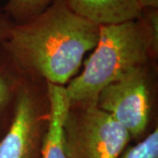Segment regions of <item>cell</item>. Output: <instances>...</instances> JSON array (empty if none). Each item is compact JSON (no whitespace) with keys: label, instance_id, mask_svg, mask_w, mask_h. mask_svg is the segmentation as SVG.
<instances>
[{"label":"cell","instance_id":"cell-1","mask_svg":"<svg viewBox=\"0 0 158 158\" xmlns=\"http://www.w3.org/2000/svg\"><path fill=\"white\" fill-rule=\"evenodd\" d=\"M98 36L99 26L74 12L66 0H55L39 15L14 24L2 47L18 69L66 86Z\"/></svg>","mask_w":158,"mask_h":158},{"label":"cell","instance_id":"cell-2","mask_svg":"<svg viewBox=\"0 0 158 158\" xmlns=\"http://www.w3.org/2000/svg\"><path fill=\"white\" fill-rule=\"evenodd\" d=\"M157 49L158 9H144L135 20L100 26L98 42L84 69L65 86L70 104L96 105L103 89L146 66Z\"/></svg>","mask_w":158,"mask_h":158},{"label":"cell","instance_id":"cell-3","mask_svg":"<svg viewBox=\"0 0 158 158\" xmlns=\"http://www.w3.org/2000/svg\"><path fill=\"white\" fill-rule=\"evenodd\" d=\"M129 133L96 105H71L63 123L69 158H118Z\"/></svg>","mask_w":158,"mask_h":158},{"label":"cell","instance_id":"cell-4","mask_svg":"<svg viewBox=\"0 0 158 158\" xmlns=\"http://www.w3.org/2000/svg\"><path fill=\"white\" fill-rule=\"evenodd\" d=\"M96 106L139 139L146 132L150 115V91L146 66L136 68L103 89Z\"/></svg>","mask_w":158,"mask_h":158},{"label":"cell","instance_id":"cell-5","mask_svg":"<svg viewBox=\"0 0 158 158\" xmlns=\"http://www.w3.org/2000/svg\"><path fill=\"white\" fill-rule=\"evenodd\" d=\"M11 123L0 139V158H40L45 131L39 102L30 90H18Z\"/></svg>","mask_w":158,"mask_h":158},{"label":"cell","instance_id":"cell-6","mask_svg":"<svg viewBox=\"0 0 158 158\" xmlns=\"http://www.w3.org/2000/svg\"><path fill=\"white\" fill-rule=\"evenodd\" d=\"M48 113L40 158H69L63 141V123L71 104L65 86L47 83Z\"/></svg>","mask_w":158,"mask_h":158},{"label":"cell","instance_id":"cell-7","mask_svg":"<svg viewBox=\"0 0 158 158\" xmlns=\"http://www.w3.org/2000/svg\"><path fill=\"white\" fill-rule=\"evenodd\" d=\"M69 7L98 26L114 25L141 18L138 0H66Z\"/></svg>","mask_w":158,"mask_h":158},{"label":"cell","instance_id":"cell-8","mask_svg":"<svg viewBox=\"0 0 158 158\" xmlns=\"http://www.w3.org/2000/svg\"><path fill=\"white\" fill-rule=\"evenodd\" d=\"M55 0H6L4 10L15 25L39 15Z\"/></svg>","mask_w":158,"mask_h":158},{"label":"cell","instance_id":"cell-9","mask_svg":"<svg viewBox=\"0 0 158 158\" xmlns=\"http://www.w3.org/2000/svg\"><path fill=\"white\" fill-rule=\"evenodd\" d=\"M118 158H158V128L135 146L126 148Z\"/></svg>","mask_w":158,"mask_h":158},{"label":"cell","instance_id":"cell-10","mask_svg":"<svg viewBox=\"0 0 158 158\" xmlns=\"http://www.w3.org/2000/svg\"><path fill=\"white\" fill-rule=\"evenodd\" d=\"M14 98V85L0 59V118Z\"/></svg>","mask_w":158,"mask_h":158},{"label":"cell","instance_id":"cell-11","mask_svg":"<svg viewBox=\"0 0 158 158\" xmlns=\"http://www.w3.org/2000/svg\"><path fill=\"white\" fill-rule=\"evenodd\" d=\"M13 26H14V23L8 17V15L4 10V7L0 5V47L8 39Z\"/></svg>","mask_w":158,"mask_h":158},{"label":"cell","instance_id":"cell-12","mask_svg":"<svg viewBox=\"0 0 158 158\" xmlns=\"http://www.w3.org/2000/svg\"><path fill=\"white\" fill-rule=\"evenodd\" d=\"M142 10L144 9H158V0H138Z\"/></svg>","mask_w":158,"mask_h":158}]
</instances>
